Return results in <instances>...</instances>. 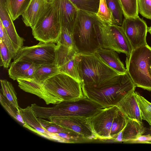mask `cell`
I'll list each match as a JSON object with an SVG mask.
<instances>
[{"mask_svg":"<svg viewBox=\"0 0 151 151\" xmlns=\"http://www.w3.org/2000/svg\"><path fill=\"white\" fill-rule=\"evenodd\" d=\"M142 120L147 121L151 125V106L150 102L138 93L135 92Z\"/></svg>","mask_w":151,"mask_h":151,"instance_id":"30","label":"cell"},{"mask_svg":"<svg viewBox=\"0 0 151 151\" xmlns=\"http://www.w3.org/2000/svg\"><path fill=\"white\" fill-rule=\"evenodd\" d=\"M96 15L103 23L108 25L114 24L112 13L107 6L106 0H100Z\"/></svg>","mask_w":151,"mask_h":151,"instance_id":"32","label":"cell"},{"mask_svg":"<svg viewBox=\"0 0 151 151\" xmlns=\"http://www.w3.org/2000/svg\"><path fill=\"white\" fill-rule=\"evenodd\" d=\"M127 72L136 87L151 91V47L148 44L133 50L126 60Z\"/></svg>","mask_w":151,"mask_h":151,"instance_id":"6","label":"cell"},{"mask_svg":"<svg viewBox=\"0 0 151 151\" xmlns=\"http://www.w3.org/2000/svg\"><path fill=\"white\" fill-rule=\"evenodd\" d=\"M88 119L96 138L102 140L113 139L128 120L116 105L104 108Z\"/></svg>","mask_w":151,"mask_h":151,"instance_id":"4","label":"cell"},{"mask_svg":"<svg viewBox=\"0 0 151 151\" xmlns=\"http://www.w3.org/2000/svg\"><path fill=\"white\" fill-rule=\"evenodd\" d=\"M0 38L8 48L10 54L14 59L17 54L14 44L8 36L6 32L0 21Z\"/></svg>","mask_w":151,"mask_h":151,"instance_id":"37","label":"cell"},{"mask_svg":"<svg viewBox=\"0 0 151 151\" xmlns=\"http://www.w3.org/2000/svg\"><path fill=\"white\" fill-rule=\"evenodd\" d=\"M42 83L49 92L63 101L85 97L81 84L65 74L58 73Z\"/></svg>","mask_w":151,"mask_h":151,"instance_id":"9","label":"cell"},{"mask_svg":"<svg viewBox=\"0 0 151 151\" xmlns=\"http://www.w3.org/2000/svg\"><path fill=\"white\" fill-rule=\"evenodd\" d=\"M49 6L47 0H31L22 15L25 25L33 28L46 12Z\"/></svg>","mask_w":151,"mask_h":151,"instance_id":"16","label":"cell"},{"mask_svg":"<svg viewBox=\"0 0 151 151\" xmlns=\"http://www.w3.org/2000/svg\"><path fill=\"white\" fill-rule=\"evenodd\" d=\"M19 109L24 122L23 127L48 139L59 142V139L54 134L49 132L43 127L31 106L24 109L19 107Z\"/></svg>","mask_w":151,"mask_h":151,"instance_id":"14","label":"cell"},{"mask_svg":"<svg viewBox=\"0 0 151 151\" xmlns=\"http://www.w3.org/2000/svg\"><path fill=\"white\" fill-rule=\"evenodd\" d=\"M150 73L151 74V65H150Z\"/></svg>","mask_w":151,"mask_h":151,"instance_id":"42","label":"cell"},{"mask_svg":"<svg viewBox=\"0 0 151 151\" xmlns=\"http://www.w3.org/2000/svg\"><path fill=\"white\" fill-rule=\"evenodd\" d=\"M124 18L138 16V0H119Z\"/></svg>","mask_w":151,"mask_h":151,"instance_id":"29","label":"cell"},{"mask_svg":"<svg viewBox=\"0 0 151 151\" xmlns=\"http://www.w3.org/2000/svg\"><path fill=\"white\" fill-rule=\"evenodd\" d=\"M150 129H151V128Z\"/></svg>","mask_w":151,"mask_h":151,"instance_id":"43","label":"cell"},{"mask_svg":"<svg viewBox=\"0 0 151 151\" xmlns=\"http://www.w3.org/2000/svg\"><path fill=\"white\" fill-rule=\"evenodd\" d=\"M60 14L62 27L73 33L79 10L70 0H59Z\"/></svg>","mask_w":151,"mask_h":151,"instance_id":"18","label":"cell"},{"mask_svg":"<svg viewBox=\"0 0 151 151\" xmlns=\"http://www.w3.org/2000/svg\"><path fill=\"white\" fill-rule=\"evenodd\" d=\"M85 97L104 108L115 106L136 87L127 72L119 74L92 87L82 86Z\"/></svg>","mask_w":151,"mask_h":151,"instance_id":"1","label":"cell"},{"mask_svg":"<svg viewBox=\"0 0 151 151\" xmlns=\"http://www.w3.org/2000/svg\"><path fill=\"white\" fill-rule=\"evenodd\" d=\"M126 143H128L151 144V135L150 134L139 135L135 138Z\"/></svg>","mask_w":151,"mask_h":151,"instance_id":"39","label":"cell"},{"mask_svg":"<svg viewBox=\"0 0 151 151\" xmlns=\"http://www.w3.org/2000/svg\"><path fill=\"white\" fill-rule=\"evenodd\" d=\"M147 32H149L151 35V26L148 27Z\"/></svg>","mask_w":151,"mask_h":151,"instance_id":"41","label":"cell"},{"mask_svg":"<svg viewBox=\"0 0 151 151\" xmlns=\"http://www.w3.org/2000/svg\"><path fill=\"white\" fill-rule=\"evenodd\" d=\"M78 57L79 75L82 86L94 87L119 74L94 53H78Z\"/></svg>","mask_w":151,"mask_h":151,"instance_id":"5","label":"cell"},{"mask_svg":"<svg viewBox=\"0 0 151 151\" xmlns=\"http://www.w3.org/2000/svg\"><path fill=\"white\" fill-rule=\"evenodd\" d=\"M113 16L114 24L121 26L124 18L119 0H106Z\"/></svg>","mask_w":151,"mask_h":151,"instance_id":"28","label":"cell"},{"mask_svg":"<svg viewBox=\"0 0 151 151\" xmlns=\"http://www.w3.org/2000/svg\"><path fill=\"white\" fill-rule=\"evenodd\" d=\"M78 54L67 63L58 68L59 73L71 76L81 84L78 68Z\"/></svg>","mask_w":151,"mask_h":151,"instance_id":"25","label":"cell"},{"mask_svg":"<svg viewBox=\"0 0 151 151\" xmlns=\"http://www.w3.org/2000/svg\"><path fill=\"white\" fill-rule=\"evenodd\" d=\"M38 118L43 127L50 133H58L71 130L51 121L46 120L41 118Z\"/></svg>","mask_w":151,"mask_h":151,"instance_id":"35","label":"cell"},{"mask_svg":"<svg viewBox=\"0 0 151 151\" xmlns=\"http://www.w3.org/2000/svg\"><path fill=\"white\" fill-rule=\"evenodd\" d=\"M58 73V69L55 63L43 65L39 66L36 69L33 78L43 82Z\"/></svg>","mask_w":151,"mask_h":151,"instance_id":"24","label":"cell"},{"mask_svg":"<svg viewBox=\"0 0 151 151\" xmlns=\"http://www.w3.org/2000/svg\"><path fill=\"white\" fill-rule=\"evenodd\" d=\"M0 102L1 104L12 117L23 124H24L19 109L14 106L1 92Z\"/></svg>","mask_w":151,"mask_h":151,"instance_id":"33","label":"cell"},{"mask_svg":"<svg viewBox=\"0 0 151 151\" xmlns=\"http://www.w3.org/2000/svg\"><path fill=\"white\" fill-rule=\"evenodd\" d=\"M33 64L31 62L24 60L13 61L8 70L9 77L13 80L24 78L28 69Z\"/></svg>","mask_w":151,"mask_h":151,"instance_id":"22","label":"cell"},{"mask_svg":"<svg viewBox=\"0 0 151 151\" xmlns=\"http://www.w3.org/2000/svg\"><path fill=\"white\" fill-rule=\"evenodd\" d=\"M53 134L58 138L59 142H61L75 143L87 140L81 135L71 130Z\"/></svg>","mask_w":151,"mask_h":151,"instance_id":"31","label":"cell"},{"mask_svg":"<svg viewBox=\"0 0 151 151\" xmlns=\"http://www.w3.org/2000/svg\"><path fill=\"white\" fill-rule=\"evenodd\" d=\"M101 47L122 53L128 59L132 49L121 26L108 25L101 21L95 24Z\"/></svg>","mask_w":151,"mask_h":151,"instance_id":"8","label":"cell"},{"mask_svg":"<svg viewBox=\"0 0 151 151\" xmlns=\"http://www.w3.org/2000/svg\"><path fill=\"white\" fill-rule=\"evenodd\" d=\"M138 12L143 17L151 19V0H138Z\"/></svg>","mask_w":151,"mask_h":151,"instance_id":"38","label":"cell"},{"mask_svg":"<svg viewBox=\"0 0 151 151\" xmlns=\"http://www.w3.org/2000/svg\"><path fill=\"white\" fill-rule=\"evenodd\" d=\"M121 27L132 50L147 44L146 37L148 27L145 21L139 16L124 18Z\"/></svg>","mask_w":151,"mask_h":151,"instance_id":"11","label":"cell"},{"mask_svg":"<svg viewBox=\"0 0 151 151\" xmlns=\"http://www.w3.org/2000/svg\"><path fill=\"white\" fill-rule=\"evenodd\" d=\"M47 0L49 7L32 29V34L39 42L56 43L62 29L59 0Z\"/></svg>","mask_w":151,"mask_h":151,"instance_id":"7","label":"cell"},{"mask_svg":"<svg viewBox=\"0 0 151 151\" xmlns=\"http://www.w3.org/2000/svg\"><path fill=\"white\" fill-rule=\"evenodd\" d=\"M100 21L96 14L78 10L73 31L78 53L91 54L101 48L95 26Z\"/></svg>","mask_w":151,"mask_h":151,"instance_id":"3","label":"cell"},{"mask_svg":"<svg viewBox=\"0 0 151 151\" xmlns=\"http://www.w3.org/2000/svg\"><path fill=\"white\" fill-rule=\"evenodd\" d=\"M17 80L21 89L37 96L43 99L47 104H58L63 101L49 92L43 83L39 80L34 78H19Z\"/></svg>","mask_w":151,"mask_h":151,"instance_id":"13","label":"cell"},{"mask_svg":"<svg viewBox=\"0 0 151 151\" xmlns=\"http://www.w3.org/2000/svg\"><path fill=\"white\" fill-rule=\"evenodd\" d=\"M94 53L105 64L119 74L127 72L126 68L120 60L116 51L101 47Z\"/></svg>","mask_w":151,"mask_h":151,"instance_id":"20","label":"cell"},{"mask_svg":"<svg viewBox=\"0 0 151 151\" xmlns=\"http://www.w3.org/2000/svg\"><path fill=\"white\" fill-rule=\"evenodd\" d=\"M40 65L33 64L27 71L24 78H33V76L35 70Z\"/></svg>","mask_w":151,"mask_h":151,"instance_id":"40","label":"cell"},{"mask_svg":"<svg viewBox=\"0 0 151 151\" xmlns=\"http://www.w3.org/2000/svg\"><path fill=\"white\" fill-rule=\"evenodd\" d=\"M79 10L96 14L100 0H70Z\"/></svg>","mask_w":151,"mask_h":151,"instance_id":"27","label":"cell"},{"mask_svg":"<svg viewBox=\"0 0 151 151\" xmlns=\"http://www.w3.org/2000/svg\"><path fill=\"white\" fill-rule=\"evenodd\" d=\"M116 106L128 119L142 122L140 110L134 91L124 97Z\"/></svg>","mask_w":151,"mask_h":151,"instance_id":"17","label":"cell"},{"mask_svg":"<svg viewBox=\"0 0 151 151\" xmlns=\"http://www.w3.org/2000/svg\"><path fill=\"white\" fill-rule=\"evenodd\" d=\"M146 129L142 122L128 119L125 126L113 139L114 141L126 143L142 135Z\"/></svg>","mask_w":151,"mask_h":151,"instance_id":"19","label":"cell"},{"mask_svg":"<svg viewBox=\"0 0 151 151\" xmlns=\"http://www.w3.org/2000/svg\"><path fill=\"white\" fill-rule=\"evenodd\" d=\"M49 120L79 134L87 140L97 139L88 118L75 116L53 117Z\"/></svg>","mask_w":151,"mask_h":151,"instance_id":"12","label":"cell"},{"mask_svg":"<svg viewBox=\"0 0 151 151\" xmlns=\"http://www.w3.org/2000/svg\"><path fill=\"white\" fill-rule=\"evenodd\" d=\"M56 43L76 50L73 33L63 27H62L61 34Z\"/></svg>","mask_w":151,"mask_h":151,"instance_id":"34","label":"cell"},{"mask_svg":"<svg viewBox=\"0 0 151 151\" xmlns=\"http://www.w3.org/2000/svg\"><path fill=\"white\" fill-rule=\"evenodd\" d=\"M0 66L8 68L11 64L12 59L10 53L5 44L0 39Z\"/></svg>","mask_w":151,"mask_h":151,"instance_id":"36","label":"cell"},{"mask_svg":"<svg viewBox=\"0 0 151 151\" xmlns=\"http://www.w3.org/2000/svg\"><path fill=\"white\" fill-rule=\"evenodd\" d=\"M0 21L17 52L23 46L24 39L20 37L17 33L6 6V0H0Z\"/></svg>","mask_w":151,"mask_h":151,"instance_id":"15","label":"cell"},{"mask_svg":"<svg viewBox=\"0 0 151 151\" xmlns=\"http://www.w3.org/2000/svg\"><path fill=\"white\" fill-rule=\"evenodd\" d=\"M31 106L37 117L48 120L53 117L68 116L88 118L104 108L86 97L63 101L51 107H42L35 104Z\"/></svg>","mask_w":151,"mask_h":151,"instance_id":"2","label":"cell"},{"mask_svg":"<svg viewBox=\"0 0 151 151\" xmlns=\"http://www.w3.org/2000/svg\"></svg>","mask_w":151,"mask_h":151,"instance_id":"44","label":"cell"},{"mask_svg":"<svg viewBox=\"0 0 151 151\" xmlns=\"http://www.w3.org/2000/svg\"><path fill=\"white\" fill-rule=\"evenodd\" d=\"M57 45L55 43L40 42L37 45L22 47L13 61L24 60L38 65L55 63Z\"/></svg>","mask_w":151,"mask_h":151,"instance_id":"10","label":"cell"},{"mask_svg":"<svg viewBox=\"0 0 151 151\" xmlns=\"http://www.w3.org/2000/svg\"><path fill=\"white\" fill-rule=\"evenodd\" d=\"M0 82L3 95L14 106L19 109L17 94L12 83L5 79H1Z\"/></svg>","mask_w":151,"mask_h":151,"instance_id":"26","label":"cell"},{"mask_svg":"<svg viewBox=\"0 0 151 151\" xmlns=\"http://www.w3.org/2000/svg\"><path fill=\"white\" fill-rule=\"evenodd\" d=\"M55 63L58 68L67 63L78 53L74 48L57 43Z\"/></svg>","mask_w":151,"mask_h":151,"instance_id":"21","label":"cell"},{"mask_svg":"<svg viewBox=\"0 0 151 151\" xmlns=\"http://www.w3.org/2000/svg\"><path fill=\"white\" fill-rule=\"evenodd\" d=\"M31 0H6V5L13 21L22 15Z\"/></svg>","mask_w":151,"mask_h":151,"instance_id":"23","label":"cell"}]
</instances>
